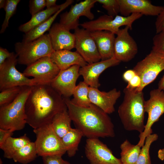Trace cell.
<instances>
[{"label":"cell","mask_w":164,"mask_h":164,"mask_svg":"<svg viewBox=\"0 0 164 164\" xmlns=\"http://www.w3.org/2000/svg\"><path fill=\"white\" fill-rule=\"evenodd\" d=\"M66 108L63 97L50 84L32 86L25 104L27 124L33 129L51 124Z\"/></svg>","instance_id":"cell-1"},{"label":"cell","mask_w":164,"mask_h":164,"mask_svg":"<svg viewBox=\"0 0 164 164\" xmlns=\"http://www.w3.org/2000/svg\"><path fill=\"white\" fill-rule=\"evenodd\" d=\"M69 115L76 127L88 138L113 137L114 125L108 114L94 104L81 107L63 97Z\"/></svg>","instance_id":"cell-2"},{"label":"cell","mask_w":164,"mask_h":164,"mask_svg":"<svg viewBox=\"0 0 164 164\" xmlns=\"http://www.w3.org/2000/svg\"><path fill=\"white\" fill-rule=\"evenodd\" d=\"M124 96L118 109V113L124 129L136 131L140 133L144 130L145 101L143 91H137L125 87Z\"/></svg>","instance_id":"cell-3"},{"label":"cell","mask_w":164,"mask_h":164,"mask_svg":"<svg viewBox=\"0 0 164 164\" xmlns=\"http://www.w3.org/2000/svg\"><path fill=\"white\" fill-rule=\"evenodd\" d=\"M32 86H22L19 93L12 102L0 107V128L15 131L24 128L27 124L25 104Z\"/></svg>","instance_id":"cell-4"},{"label":"cell","mask_w":164,"mask_h":164,"mask_svg":"<svg viewBox=\"0 0 164 164\" xmlns=\"http://www.w3.org/2000/svg\"><path fill=\"white\" fill-rule=\"evenodd\" d=\"M15 46L18 63L27 66L42 57L50 56L54 51L48 33L30 42L16 43Z\"/></svg>","instance_id":"cell-5"},{"label":"cell","mask_w":164,"mask_h":164,"mask_svg":"<svg viewBox=\"0 0 164 164\" xmlns=\"http://www.w3.org/2000/svg\"><path fill=\"white\" fill-rule=\"evenodd\" d=\"M33 131L36 137L34 142L38 155L62 156L66 152L61 138L55 133L51 124L33 129Z\"/></svg>","instance_id":"cell-6"},{"label":"cell","mask_w":164,"mask_h":164,"mask_svg":"<svg viewBox=\"0 0 164 164\" xmlns=\"http://www.w3.org/2000/svg\"><path fill=\"white\" fill-rule=\"evenodd\" d=\"M141 80L137 91H142L164 70V54L152 50L143 60L138 62L133 69Z\"/></svg>","instance_id":"cell-7"},{"label":"cell","mask_w":164,"mask_h":164,"mask_svg":"<svg viewBox=\"0 0 164 164\" xmlns=\"http://www.w3.org/2000/svg\"><path fill=\"white\" fill-rule=\"evenodd\" d=\"M142 15L139 13H132L128 16L118 15L113 17L104 15L96 19L84 22L80 25L90 32L106 30L116 34L120 27L122 26H127L129 29L132 30L133 23Z\"/></svg>","instance_id":"cell-8"},{"label":"cell","mask_w":164,"mask_h":164,"mask_svg":"<svg viewBox=\"0 0 164 164\" xmlns=\"http://www.w3.org/2000/svg\"><path fill=\"white\" fill-rule=\"evenodd\" d=\"M17 56L12 54L0 65V90L17 86H32L37 84L33 79H29L19 71L15 66L18 63Z\"/></svg>","instance_id":"cell-9"},{"label":"cell","mask_w":164,"mask_h":164,"mask_svg":"<svg viewBox=\"0 0 164 164\" xmlns=\"http://www.w3.org/2000/svg\"><path fill=\"white\" fill-rule=\"evenodd\" d=\"M145 110L148 118L144 131L139 135L137 144L141 147L144 145L146 137L152 134V125L164 113V91L158 88L151 90L149 99L145 101Z\"/></svg>","instance_id":"cell-10"},{"label":"cell","mask_w":164,"mask_h":164,"mask_svg":"<svg viewBox=\"0 0 164 164\" xmlns=\"http://www.w3.org/2000/svg\"><path fill=\"white\" fill-rule=\"evenodd\" d=\"M60 71L50 56H47L27 66L23 73L27 77H33L37 84H50Z\"/></svg>","instance_id":"cell-11"},{"label":"cell","mask_w":164,"mask_h":164,"mask_svg":"<svg viewBox=\"0 0 164 164\" xmlns=\"http://www.w3.org/2000/svg\"><path fill=\"white\" fill-rule=\"evenodd\" d=\"M86 156L90 164H122L107 145L98 138H88L85 147Z\"/></svg>","instance_id":"cell-12"},{"label":"cell","mask_w":164,"mask_h":164,"mask_svg":"<svg viewBox=\"0 0 164 164\" xmlns=\"http://www.w3.org/2000/svg\"><path fill=\"white\" fill-rule=\"evenodd\" d=\"M75 47L77 52L88 64L101 60L95 42L90 32L79 27L74 29Z\"/></svg>","instance_id":"cell-13"},{"label":"cell","mask_w":164,"mask_h":164,"mask_svg":"<svg viewBox=\"0 0 164 164\" xmlns=\"http://www.w3.org/2000/svg\"><path fill=\"white\" fill-rule=\"evenodd\" d=\"M96 2V0H85L71 6L68 12L60 15V23L70 30L78 27L79 19L81 16L93 20L94 16L91 10Z\"/></svg>","instance_id":"cell-14"},{"label":"cell","mask_w":164,"mask_h":164,"mask_svg":"<svg viewBox=\"0 0 164 164\" xmlns=\"http://www.w3.org/2000/svg\"><path fill=\"white\" fill-rule=\"evenodd\" d=\"M129 28L126 26L120 29L115 38L114 56L121 62H128L137 54L138 47L137 43L129 32Z\"/></svg>","instance_id":"cell-15"},{"label":"cell","mask_w":164,"mask_h":164,"mask_svg":"<svg viewBox=\"0 0 164 164\" xmlns=\"http://www.w3.org/2000/svg\"><path fill=\"white\" fill-rule=\"evenodd\" d=\"M80 67L78 65H74L60 70L50 85L63 97L69 98L73 95L76 86V81L80 76Z\"/></svg>","instance_id":"cell-16"},{"label":"cell","mask_w":164,"mask_h":164,"mask_svg":"<svg viewBox=\"0 0 164 164\" xmlns=\"http://www.w3.org/2000/svg\"><path fill=\"white\" fill-rule=\"evenodd\" d=\"M121 62L114 56L105 60H101L80 67L79 73L82 76L84 81L89 87L98 88L101 85L99 77L107 68L118 65Z\"/></svg>","instance_id":"cell-17"},{"label":"cell","mask_w":164,"mask_h":164,"mask_svg":"<svg viewBox=\"0 0 164 164\" xmlns=\"http://www.w3.org/2000/svg\"><path fill=\"white\" fill-rule=\"evenodd\" d=\"M118 0L120 6V13L124 16H128L134 13L157 16L163 9V6L154 5L149 0Z\"/></svg>","instance_id":"cell-18"},{"label":"cell","mask_w":164,"mask_h":164,"mask_svg":"<svg viewBox=\"0 0 164 164\" xmlns=\"http://www.w3.org/2000/svg\"><path fill=\"white\" fill-rule=\"evenodd\" d=\"M121 92L114 88L108 92L89 87V97L91 103L98 107L108 114L115 111L114 106L120 97Z\"/></svg>","instance_id":"cell-19"},{"label":"cell","mask_w":164,"mask_h":164,"mask_svg":"<svg viewBox=\"0 0 164 164\" xmlns=\"http://www.w3.org/2000/svg\"><path fill=\"white\" fill-rule=\"evenodd\" d=\"M60 23L53 24L49 30V35L54 51L70 50L75 47V37L73 33Z\"/></svg>","instance_id":"cell-20"},{"label":"cell","mask_w":164,"mask_h":164,"mask_svg":"<svg viewBox=\"0 0 164 164\" xmlns=\"http://www.w3.org/2000/svg\"><path fill=\"white\" fill-rule=\"evenodd\" d=\"M90 32L95 42L101 60H108L114 56L115 34L106 30Z\"/></svg>","instance_id":"cell-21"},{"label":"cell","mask_w":164,"mask_h":164,"mask_svg":"<svg viewBox=\"0 0 164 164\" xmlns=\"http://www.w3.org/2000/svg\"><path fill=\"white\" fill-rule=\"evenodd\" d=\"M50 56L60 70L66 69L74 65L82 67L88 64L76 51L68 50L54 51Z\"/></svg>","instance_id":"cell-22"},{"label":"cell","mask_w":164,"mask_h":164,"mask_svg":"<svg viewBox=\"0 0 164 164\" xmlns=\"http://www.w3.org/2000/svg\"><path fill=\"white\" fill-rule=\"evenodd\" d=\"M74 2L73 0H67L61 4V6L56 12L47 20L37 26L25 33L22 42H29L35 40L43 35L44 33L50 29L53 22L58 15Z\"/></svg>","instance_id":"cell-23"},{"label":"cell","mask_w":164,"mask_h":164,"mask_svg":"<svg viewBox=\"0 0 164 164\" xmlns=\"http://www.w3.org/2000/svg\"><path fill=\"white\" fill-rule=\"evenodd\" d=\"M61 4L43 10L32 16L27 22L19 27L20 31L25 33L48 19L60 9Z\"/></svg>","instance_id":"cell-24"},{"label":"cell","mask_w":164,"mask_h":164,"mask_svg":"<svg viewBox=\"0 0 164 164\" xmlns=\"http://www.w3.org/2000/svg\"><path fill=\"white\" fill-rule=\"evenodd\" d=\"M71 121L67 107L55 115L51 124L55 133L61 138L72 128Z\"/></svg>","instance_id":"cell-25"},{"label":"cell","mask_w":164,"mask_h":164,"mask_svg":"<svg viewBox=\"0 0 164 164\" xmlns=\"http://www.w3.org/2000/svg\"><path fill=\"white\" fill-rule=\"evenodd\" d=\"M31 142L26 134L19 138L11 136L0 145V148L3 151L5 158L12 159L14 154L17 151Z\"/></svg>","instance_id":"cell-26"},{"label":"cell","mask_w":164,"mask_h":164,"mask_svg":"<svg viewBox=\"0 0 164 164\" xmlns=\"http://www.w3.org/2000/svg\"><path fill=\"white\" fill-rule=\"evenodd\" d=\"M83 136L82 133L79 129L71 128L61 138L66 152L69 157H73L76 154Z\"/></svg>","instance_id":"cell-27"},{"label":"cell","mask_w":164,"mask_h":164,"mask_svg":"<svg viewBox=\"0 0 164 164\" xmlns=\"http://www.w3.org/2000/svg\"><path fill=\"white\" fill-rule=\"evenodd\" d=\"M137 144H132L127 139L120 145L121 160L122 164H136L141 149Z\"/></svg>","instance_id":"cell-28"},{"label":"cell","mask_w":164,"mask_h":164,"mask_svg":"<svg viewBox=\"0 0 164 164\" xmlns=\"http://www.w3.org/2000/svg\"><path fill=\"white\" fill-rule=\"evenodd\" d=\"M37 155L35 142H31L17 151L12 159L15 162L27 164L34 160Z\"/></svg>","instance_id":"cell-29"},{"label":"cell","mask_w":164,"mask_h":164,"mask_svg":"<svg viewBox=\"0 0 164 164\" xmlns=\"http://www.w3.org/2000/svg\"><path fill=\"white\" fill-rule=\"evenodd\" d=\"M89 86L84 82L80 81L76 86L73 93L71 102L77 106L87 107L91 104L89 97Z\"/></svg>","instance_id":"cell-30"},{"label":"cell","mask_w":164,"mask_h":164,"mask_svg":"<svg viewBox=\"0 0 164 164\" xmlns=\"http://www.w3.org/2000/svg\"><path fill=\"white\" fill-rule=\"evenodd\" d=\"M158 138V136L156 134H152L146 137L136 164H151L149 154L150 147L152 143Z\"/></svg>","instance_id":"cell-31"},{"label":"cell","mask_w":164,"mask_h":164,"mask_svg":"<svg viewBox=\"0 0 164 164\" xmlns=\"http://www.w3.org/2000/svg\"><path fill=\"white\" fill-rule=\"evenodd\" d=\"M22 87H11L1 91L0 107L9 104L12 102L19 93Z\"/></svg>","instance_id":"cell-32"},{"label":"cell","mask_w":164,"mask_h":164,"mask_svg":"<svg viewBox=\"0 0 164 164\" xmlns=\"http://www.w3.org/2000/svg\"><path fill=\"white\" fill-rule=\"evenodd\" d=\"M20 0H6L5 6L4 8L5 12V19L2 25L0 33H2L5 31L8 26L9 21L15 13Z\"/></svg>","instance_id":"cell-33"},{"label":"cell","mask_w":164,"mask_h":164,"mask_svg":"<svg viewBox=\"0 0 164 164\" xmlns=\"http://www.w3.org/2000/svg\"><path fill=\"white\" fill-rule=\"evenodd\" d=\"M102 5V7L107 10L108 15L115 17L120 12V8L118 0H96Z\"/></svg>","instance_id":"cell-34"},{"label":"cell","mask_w":164,"mask_h":164,"mask_svg":"<svg viewBox=\"0 0 164 164\" xmlns=\"http://www.w3.org/2000/svg\"><path fill=\"white\" fill-rule=\"evenodd\" d=\"M152 50L164 54V31L156 33L152 39Z\"/></svg>","instance_id":"cell-35"},{"label":"cell","mask_w":164,"mask_h":164,"mask_svg":"<svg viewBox=\"0 0 164 164\" xmlns=\"http://www.w3.org/2000/svg\"><path fill=\"white\" fill-rule=\"evenodd\" d=\"M45 0H31L29 2V12L32 16L43 10L46 7Z\"/></svg>","instance_id":"cell-36"},{"label":"cell","mask_w":164,"mask_h":164,"mask_svg":"<svg viewBox=\"0 0 164 164\" xmlns=\"http://www.w3.org/2000/svg\"><path fill=\"white\" fill-rule=\"evenodd\" d=\"M42 157L44 164H64V160L61 156H49Z\"/></svg>","instance_id":"cell-37"},{"label":"cell","mask_w":164,"mask_h":164,"mask_svg":"<svg viewBox=\"0 0 164 164\" xmlns=\"http://www.w3.org/2000/svg\"><path fill=\"white\" fill-rule=\"evenodd\" d=\"M155 25L156 33L164 31V6L160 13L157 16Z\"/></svg>","instance_id":"cell-38"},{"label":"cell","mask_w":164,"mask_h":164,"mask_svg":"<svg viewBox=\"0 0 164 164\" xmlns=\"http://www.w3.org/2000/svg\"><path fill=\"white\" fill-rule=\"evenodd\" d=\"M128 83L126 87L131 89H137L141 86V80L139 76L136 74L135 76Z\"/></svg>","instance_id":"cell-39"},{"label":"cell","mask_w":164,"mask_h":164,"mask_svg":"<svg viewBox=\"0 0 164 164\" xmlns=\"http://www.w3.org/2000/svg\"><path fill=\"white\" fill-rule=\"evenodd\" d=\"M15 131L13 129H4L0 128V145H2Z\"/></svg>","instance_id":"cell-40"},{"label":"cell","mask_w":164,"mask_h":164,"mask_svg":"<svg viewBox=\"0 0 164 164\" xmlns=\"http://www.w3.org/2000/svg\"><path fill=\"white\" fill-rule=\"evenodd\" d=\"M13 52H9L6 49L0 48V65H2L5 61L11 56Z\"/></svg>","instance_id":"cell-41"},{"label":"cell","mask_w":164,"mask_h":164,"mask_svg":"<svg viewBox=\"0 0 164 164\" xmlns=\"http://www.w3.org/2000/svg\"><path fill=\"white\" fill-rule=\"evenodd\" d=\"M136 74L135 72L133 69H129L124 73L122 77L125 81L128 83Z\"/></svg>","instance_id":"cell-42"},{"label":"cell","mask_w":164,"mask_h":164,"mask_svg":"<svg viewBox=\"0 0 164 164\" xmlns=\"http://www.w3.org/2000/svg\"><path fill=\"white\" fill-rule=\"evenodd\" d=\"M56 0H46V8L49 9L54 7L56 5Z\"/></svg>","instance_id":"cell-43"},{"label":"cell","mask_w":164,"mask_h":164,"mask_svg":"<svg viewBox=\"0 0 164 164\" xmlns=\"http://www.w3.org/2000/svg\"><path fill=\"white\" fill-rule=\"evenodd\" d=\"M158 88L161 90L164 91V75L158 83Z\"/></svg>","instance_id":"cell-44"},{"label":"cell","mask_w":164,"mask_h":164,"mask_svg":"<svg viewBox=\"0 0 164 164\" xmlns=\"http://www.w3.org/2000/svg\"><path fill=\"white\" fill-rule=\"evenodd\" d=\"M158 158L161 160H164V148L159 149L158 152Z\"/></svg>","instance_id":"cell-45"},{"label":"cell","mask_w":164,"mask_h":164,"mask_svg":"<svg viewBox=\"0 0 164 164\" xmlns=\"http://www.w3.org/2000/svg\"><path fill=\"white\" fill-rule=\"evenodd\" d=\"M6 0H0V8H4L6 3Z\"/></svg>","instance_id":"cell-46"},{"label":"cell","mask_w":164,"mask_h":164,"mask_svg":"<svg viewBox=\"0 0 164 164\" xmlns=\"http://www.w3.org/2000/svg\"><path fill=\"white\" fill-rule=\"evenodd\" d=\"M64 164H71L70 162H68L64 160Z\"/></svg>","instance_id":"cell-47"}]
</instances>
